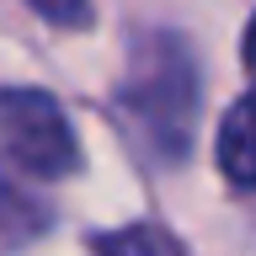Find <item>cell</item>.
Instances as JSON below:
<instances>
[{
  "instance_id": "cell-2",
  "label": "cell",
  "mask_w": 256,
  "mask_h": 256,
  "mask_svg": "<svg viewBox=\"0 0 256 256\" xmlns=\"http://www.w3.org/2000/svg\"><path fill=\"white\" fill-rule=\"evenodd\" d=\"M0 150L27 176H43V182H59L80 166V144L70 134L64 107L32 86L0 91Z\"/></svg>"
},
{
  "instance_id": "cell-1",
  "label": "cell",
  "mask_w": 256,
  "mask_h": 256,
  "mask_svg": "<svg viewBox=\"0 0 256 256\" xmlns=\"http://www.w3.org/2000/svg\"><path fill=\"white\" fill-rule=\"evenodd\" d=\"M123 107L144 128V139L155 144V155H171V160L187 155L192 123H198V75H192V59L176 38L144 43L139 64L123 86Z\"/></svg>"
},
{
  "instance_id": "cell-4",
  "label": "cell",
  "mask_w": 256,
  "mask_h": 256,
  "mask_svg": "<svg viewBox=\"0 0 256 256\" xmlns=\"http://www.w3.org/2000/svg\"><path fill=\"white\" fill-rule=\"evenodd\" d=\"M96 256H187V251L160 224H128V230H112L96 240Z\"/></svg>"
},
{
  "instance_id": "cell-6",
  "label": "cell",
  "mask_w": 256,
  "mask_h": 256,
  "mask_svg": "<svg viewBox=\"0 0 256 256\" xmlns=\"http://www.w3.org/2000/svg\"><path fill=\"white\" fill-rule=\"evenodd\" d=\"M246 64H251V70H256V22H251V27H246Z\"/></svg>"
},
{
  "instance_id": "cell-7",
  "label": "cell",
  "mask_w": 256,
  "mask_h": 256,
  "mask_svg": "<svg viewBox=\"0 0 256 256\" xmlns=\"http://www.w3.org/2000/svg\"><path fill=\"white\" fill-rule=\"evenodd\" d=\"M246 102H251V112H256V91H251V96H246Z\"/></svg>"
},
{
  "instance_id": "cell-3",
  "label": "cell",
  "mask_w": 256,
  "mask_h": 256,
  "mask_svg": "<svg viewBox=\"0 0 256 256\" xmlns=\"http://www.w3.org/2000/svg\"><path fill=\"white\" fill-rule=\"evenodd\" d=\"M219 171L240 192L256 187V112H251L246 96L224 112V123H219Z\"/></svg>"
},
{
  "instance_id": "cell-5",
  "label": "cell",
  "mask_w": 256,
  "mask_h": 256,
  "mask_svg": "<svg viewBox=\"0 0 256 256\" xmlns=\"http://www.w3.org/2000/svg\"><path fill=\"white\" fill-rule=\"evenodd\" d=\"M27 6L54 27H86L91 22V0H27Z\"/></svg>"
}]
</instances>
